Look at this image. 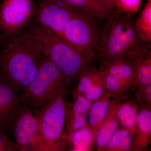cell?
<instances>
[{"instance_id": "6da1fadb", "label": "cell", "mask_w": 151, "mask_h": 151, "mask_svg": "<svg viewBox=\"0 0 151 151\" xmlns=\"http://www.w3.org/2000/svg\"><path fill=\"white\" fill-rule=\"evenodd\" d=\"M43 56L40 42L27 27L0 35V79L23 91L35 77Z\"/></svg>"}, {"instance_id": "7a4b0ae2", "label": "cell", "mask_w": 151, "mask_h": 151, "mask_svg": "<svg viewBox=\"0 0 151 151\" xmlns=\"http://www.w3.org/2000/svg\"><path fill=\"white\" fill-rule=\"evenodd\" d=\"M28 29L40 42L43 55L67 79H78L92 63L63 38L47 28L31 22Z\"/></svg>"}, {"instance_id": "3957f363", "label": "cell", "mask_w": 151, "mask_h": 151, "mask_svg": "<svg viewBox=\"0 0 151 151\" xmlns=\"http://www.w3.org/2000/svg\"><path fill=\"white\" fill-rule=\"evenodd\" d=\"M131 14L120 12L106 20L97 58L102 68L117 57L144 43L135 29Z\"/></svg>"}, {"instance_id": "277c9868", "label": "cell", "mask_w": 151, "mask_h": 151, "mask_svg": "<svg viewBox=\"0 0 151 151\" xmlns=\"http://www.w3.org/2000/svg\"><path fill=\"white\" fill-rule=\"evenodd\" d=\"M67 79L56 65L44 55L35 77L19 94L22 105L32 110L43 108L65 90Z\"/></svg>"}, {"instance_id": "5b68a950", "label": "cell", "mask_w": 151, "mask_h": 151, "mask_svg": "<svg viewBox=\"0 0 151 151\" xmlns=\"http://www.w3.org/2000/svg\"><path fill=\"white\" fill-rule=\"evenodd\" d=\"M106 20L78 11L66 25L62 37L93 63Z\"/></svg>"}, {"instance_id": "8992f818", "label": "cell", "mask_w": 151, "mask_h": 151, "mask_svg": "<svg viewBox=\"0 0 151 151\" xmlns=\"http://www.w3.org/2000/svg\"><path fill=\"white\" fill-rule=\"evenodd\" d=\"M64 92L65 90L43 108L32 110L47 151L66 150L65 131L67 102L64 99Z\"/></svg>"}, {"instance_id": "52a82bcc", "label": "cell", "mask_w": 151, "mask_h": 151, "mask_svg": "<svg viewBox=\"0 0 151 151\" xmlns=\"http://www.w3.org/2000/svg\"><path fill=\"white\" fill-rule=\"evenodd\" d=\"M79 11L63 0H37L31 22L47 28L62 37L66 25Z\"/></svg>"}, {"instance_id": "ba28073f", "label": "cell", "mask_w": 151, "mask_h": 151, "mask_svg": "<svg viewBox=\"0 0 151 151\" xmlns=\"http://www.w3.org/2000/svg\"><path fill=\"white\" fill-rule=\"evenodd\" d=\"M18 151H47L31 109L22 105L12 128Z\"/></svg>"}, {"instance_id": "9c48e42d", "label": "cell", "mask_w": 151, "mask_h": 151, "mask_svg": "<svg viewBox=\"0 0 151 151\" xmlns=\"http://www.w3.org/2000/svg\"><path fill=\"white\" fill-rule=\"evenodd\" d=\"M36 6L35 0H2L0 3V35H6L27 28Z\"/></svg>"}, {"instance_id": "30bf717a", "label": "cell", "mask_w": 151, "mask_h": 151, "mask_svg": "<svg viewBox=\"0 0 151 151\" xmlns=\"http://www.w3.org/2000/svg\"><path fill=\"white\" fill-rule=\"evenodd\" d=\"M127 53L134 69V89L151 84V45L142 44Z\"/></svg>"}, {"instance_id": "8fae6325", "label": "cell", "mask_w": 151, "mask_h": 151, "mask_svg": "<svg viewBox=\"0 0 151 151\" xmlns=\"http://www.w3.org/2000/svg\"><path fill=\"white\" fill-rule=\"evenodd\" d=\"M73 97L72 103H66L65 131L66 139L73 132L88 125L87 117L92 104L84 95Z\"/></svg>"}, {"instance_id": "7c38bea8", "label": "cell", "mask_w": 151, "mask_h": 151, "mask_svg": "<svg viewBox=\"0 0 151 151\" xmlns=\"http://www.w3.org/2000/svg\"><path fill=\"white\" fill-rule=\"evenodd\" d=\"M19 92L10 84L0 79V113L10 133L12 132L14 122L22 106Z\"/></svg>"}, {"instance_id": "4fadbf2b", "label": "cell", "mask_w": 151, "mask_h": 151, "mask_svg": "<svg viewBox=\"0 0 151 151\" xmlns=\"http://www.w3.org/2000/svg\"><path fill=\"white\" fill-rule=\"evenodd\" d=\"M140 107L132 143V151H147L151 142V106Z\"/></svg>"}, {"instance_id": "5bb4252c", "label": "cell", "mask_w": 151, "mask_h": 151, "mask_svg": "<svg viewBox=\"0 0 151 151\" xmlns=\"http://www.w3.org/2000/svg\"><path fill=\"white\" fill-rule=\"evenodd\" d=\"M127 52L117 57L101 68L119 78L127 91L134 86V73L132 61Z\"/></svg>"}, {"instance_id": "9a60e30c", "label": "cell", "mask_w": 151, "mask_h": 151, "mask_svg": "<svg viewBox=\"0 0 151 151\" xmlns=\"http://www.w3.org/2000/svg\"><path fill=\"white\" fill-rule=\"evenodd\" d=\"M119 100H111L108 114L101 125L96 137V145L97 151H105L110 139L119 128V122L117 117Z\"/></svg>"}, {"instance_id": "2e32d148", "label": "cell", "mask_w": 151, "mask_h": 151, "mask_svg": "<svg viewBox=\"0 0 151 151\" xmlns=\"http://www.w3.org/2000/svg\"><path fill=\"white\" fill-rule=\"evenodd\" d=\"M111 99L110 93L106 90L101 97L93 102L91 105L88 114V124L96 138L98 131L108 114Z\"/></svg>"}, {"instance_id": "e0dca14e", "label": "cell", "mask_w": 151, "mask_h": 151, "mask_svg": "<svg viewBox=\"0 0 151 151\" xmlns=\"http://www.w3.org/2000/svg\"><path fill=\"white\" fill-rule=\"evenodd\" d=\"M74 8L94 16L108 19L118 12L109 8L101 0H63Z\"/></svg>"}, {"instance_id": "ac0fdd59", "label": "cell", "mask_w": 151, "mask_h": 151, "mask_svg": "<svg viewBox=\"0 0 151 151\" xmlns=\"http://www.w3.org/2000/svg\"><path fill=\"white\" fill-rule=\"evenodd\" d=\"M96 139L88 124L70 134L67 138V144L70 146L71 151H92Z\"/></svg>"}, {"instance_id": "d6986e66", "label": "cell", "mask_w": 151, "mask_h": 151, "mask_svg": "<svg viewBox=\"0 0 151 151\" xmlns=\"http://www.w3.org/2000/svg\"><path fill=\"white\" fill-rule=\"evenodd\" d=\"M139 109V106L135 100L119 103L117 114L121 128L135 134Z\"/></svg>"}, {"instance_id": "ffe728a7", "label": "cell", "mask_w": 151, "mask_h": 151, "mask_svg": "<svg viewBox=\"0 0 151 151\" xmlns=\"http://www.w3.org/2000/svg\"><path fill=\"white\" fill-rule=\"evenodd\" d=\"M135 29L141 41L146 44L151 42V1H147L139 16L135 20Z\"/></svg>"}, {"instance_id": "44dd1931", "label": "cell", "mask_w": 151, "mask_h": 151, "mask_svg": "<svg viewBox=\"0 0 151 151\" xmlns=\"http://www.w3.org/2000/svg\"><path fill=\"white\" fill-rule=\"evenodd\" d=\"M134 135L129 130L118 128L108 142L105 151H131Z\"/></svg>"}, {"instance_id": "7402d4cb", "label": "cell", "mask_w": 151, "mask_h": 151, "mask_svg": "<svg viewBox=\"0 0 151 151\" xmlns=\"http://www.w3.org/2000/svg\"><path fill=\"white\" fill-rule=\"evenodd\" d=\"M105 72L101 68H99L94 81L84 96L92 103L99 99L106 90Z\"/></svg>"}, {"instance_id": "603a6c76", "label": "cell", "mask_w": 151, "mask_h": 151, "mask_svg": "<svg viewBox=\"0 0 151 151\" xmlns=\"http://www.w3.org/2000/svg\"><path fill=\"white\" fill-rule=\"evenodd\" d=\"M99 68L92 66L81 73L78 78V82L73 90V97L84 95L92 85Z\"/></svg>"}, {"instance_id": "cb8c5ba5", "label": "cell", "mask_w": 151, "mask_h": 151, "mask_svg": "<svg viewBox=\"0 0 151 151\" xmlns=\"http://www.w3.org/2000/svg\"><path fill=\"white\" fill-rule=\"evenodd\" d=\"M105 72V84L106 89L110 93L111 98L119 100L127 92L121 81L115 76Z\"/></svg>"}, {"instance_id": "d4e9b609", "label": "cell", "mask_w": 151, "mask_h": 151, "mask_svg": "<svg viewBox=\"0 0 151 151\" xmlns=\"http://www.w3.org/2000/svg\"><path fill=\"white\" fill-rule=\"evenodd\" d=\"M135 101L139 107L151 106V84L134 89Z\"/></svg>"}, {"instance_id": "484cf974", "label": "cell", "mask_w": 151, "mask_h": 151, "mask_svg": "<svg viewBox=\"0 0 151 151\" xmlns=\"http://www.w3.org/2000/svg\"><path fill=\"white\" fill-rule=\"evenodd\" d=\"M121 11L125 13L132 14L140 9L142 0H118Z\"/></svg>"}, {"instance_id": "4316f807", "label": "cell", "mask_w": 151, "mask_h": 151, "mask_svg": "<svg viewBox=\"0 0 151 151\" xmlns=\"http://www.w3.org/2000/svg\"><path fill=\"white\" fill-rule=\"evenodd\" d=\"M16 146L8 136L0 132V151H17Z\"/></svg>"}, {"instance_id": "83f0119b", "label": "cell", "mask_w": 151, "mask_h": 151, "mask_svg": "<svg viewBox=\"0 0 151 151\" xmlns=\"http://www.w3.org/2000/svg\"><path fill=\"white\" fill-rule=\"evenodd\" d=\"M101 1L105 5L116 12H122L118 0H101Z\"/></svg>"}, {"instance_id": "f1b7e54d", "label": "cell", "mask_w": 151, "mask_h": 151, "mask_svg": "<svg viewBox=\"0 0 151 151\" xmlns=\"http://www.w3.org/2000/svg\"><path fill=\"white\" fill-rule=\"evenodd\" d=\"M1 27H0V34H1Z\"/></svg>"}, {"instance_id": "f546056e", "label": "cell", "mask_w": 151, "mask_h": 151, "mask_svg": "<svg viewBox=\"0 0 151 151\" xmlns=\"http://www.w3.org/2000/svg\"><path fill=\"white\" fill-rule=\"evenodd\" d=\"M151 0H147V1H150Z\"/></svg>"}]
</instances>
